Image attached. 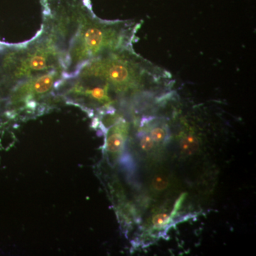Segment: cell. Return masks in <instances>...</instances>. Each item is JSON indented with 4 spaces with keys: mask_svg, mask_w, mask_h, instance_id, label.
I'll list each match as a JSON object with an SVG mask.
<instances>
[{
    "mask_svg": "<svg viewBox=\"0 0 256 256\" xmlns=\"http://www.w3.org/2000/svg\"><path fill=\"white\" fill-rule=\"evenodd\" d=\"M129 131V122L121 116L110 124L106 134V151L112 160L118 159L122 154Z\"/></svg>",
    "mask_w": 256,
    "mask_h": 256,
    "instance_id": "5",
    "label": "cell"
},
{
    "mask_svg": "<svg viewBox=\"0 0 256 256\" xmlns=\"http://www.w3.org/2000/svg\"><path fill=\"white\" fill-rule=\"evenodd\" d=\"M170 180L166 175L162 174H156L154 178H152V181L151 188L152 191L156 192V193H162L168 190L170 188Z\"/></svg>",
    "mask_w": 256,
    "mask_h": 256,
    "instance_id": "9",
    "label": "cell"
},
{
    "mask_svg": "<svg viewBox=\"0 0 256 256\" xmlns=\"http://www.w3.org/2000/svg\"><path fill=\"white\" fill-rule=\"evenodd\" d=\"M66 78L65 70L60 69L14 84L10 96L12 109L23 116L34 114L53 98L58 97Z\"/></svg>",
    "mask_w": 256,
    "mask_h": 256,
    "instance_id": "4",
    "label": "cell"
},
{
    "mask_svg": "<svg viewBox=\"0 0 256 256\" xmlns=\"http://www.w3.org/2000/svg\"><path fill=\"white\" fill-rule=\"evenodd\" d=\"M142 127L153 140L156 144L162 146L168 142L170 130L168 124L156 118H144L142 120Z\"/></svg>",
    "mask_w": 256,
    "mask_h": 256,
    "instance_id": "6",
    "label": "cell"
},
{
    "mask_svg": "<svg viewBox=\"0 0 256 256\" xmlns=\"http://www.w3.org/2000/svg\"><path fill=\"white\" fill-rule=\"evenodd\" d=\"M174 218L171 214L169 215L163 212L156 214L152 218V226L153 230H162L168 228Z\"/></svg>",
    "mask_w": 256,
    "mask_h": 256,
    "instance_id": "8",
    "label": "cell"
},
{
    "mask_svg": "<svg viewBox=\"0 0 256 256\" xmlns=\"http://www.w3.org/2000/svg\"><path fill=\"white\" fill-rule=\"evenodd\" d=\"M2 66L12 86L53 70L63 69L66 72L63 56L42 30L31 41L10 47Z\"/></svg>",
    "mask_w": 256,
    "mask_h": 256,
    "instance_id": "3",
    "label": "cell"
},
{
    "mask_svg": "<svg viewBox=\"0 0 256 256\" xmlns=\"http://www.w3.org/2000/svg\"><path fill=\"white\" fill-rule=\"evenodd\" d=\"M173 86L168 70L128 48L84 64L65 79L60 96L85 110L104 114L116 112L119 100L156 98L162 102L171 95Z\"/></svg>",
    "mask_w": 256,
    "mask_h": 256,
    "instance_id": "1",
    "label": "cell"
},
{
    "mask_svg": "<svg viewBox=\"0 0 256 256\" xmlns=\"http://www.w3.org/2000/svg\"><path fill=\"white\" fill-rule=\"evenodd\" d=\"M180 146V150L184 156H192L200 150V140L194 133H186L181 138Z\"/></svg>",
    "mask_w": 256,
    "mask_h": 256,
    "instance_id": "7",
    "label": "cell"
},
{
    "mask_svg": "<svg viewBox=\"0 0 256 256\" xmlns=\"http://www.w3.org/2000/svg\"><path fill=\"white\" fill-rule=\"evenodd\" d=\"M42 30L63 56L66 78L100 56L133 48L141 24L96 16L90 0H41Z\"/></svg>",
    "mask_w": 256,
    "mask_h": 256,
    "instance_id": "2",
    "label": "cell"
},
{
    "mask_svg": "<svg viewBox=\"0 0 256 256\" xmlns=\"http://www.w3.org/2000/svg\"><path fill=\"white\" fill-rule=\"evenodd\" d=\"M139 138L140 148H142L143 151L146 152H152L154 149L156 143L152 139L150 134L146 131H144V130H142L140 132Z\"/></svg>",
    "mask_w": 256,
    "mask_h": 256,
    "instance_id": "10",
    "label": "cell"
}]
</instances>
